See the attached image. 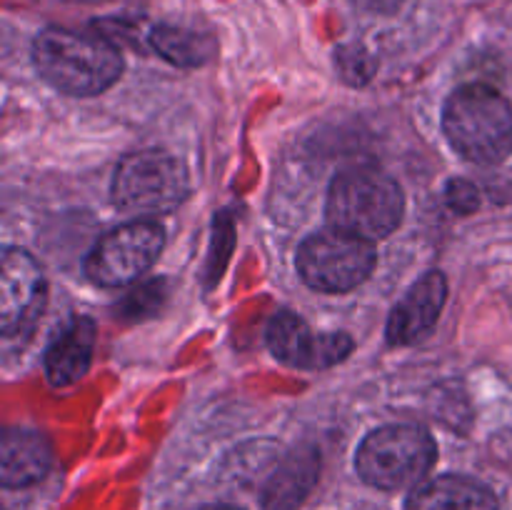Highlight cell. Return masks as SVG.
Masks as SVG:
<instances>
[{
    "label": "cell",
    "mask_w": 512,
    "mask_h": 510,
    "mask_svg": "<svg viewBox=\"0 0 512 510\" xmlns=\"http://www.w3.org/2000/svg\"><path fill=\"white\" fill-rule=\"evenodd\" d=\"M33 63L45 83L68 95H98L123 73V55L108 38L58 25L35 35Z\"/></svg>",
    "instance_id": "1"
},
{
    "label": "cell",
    "mask_w": 512,
    "mask_h": 510,
    "mask_svg": "<svg viewBox=\"0 0 512 510\" xmlns=\"http://www.w3.org/2000/svg\"><path fill=\"white\" fill-rule=\"evenodd\" d=\"M443 130L470 163H503L512 153V105L485 83L460 85L445 100Z\"/></svg>",
    "instance_id": "2"
},
{
    "label": "cell",
    "mask_w": 512,
    "mask_h": 510,
    "mask_svg": "<svg viewBox=\"0 0 512 510\" xmlns=\"http://www.w3.org/2000/svg\"><path fill=\"white\" fill-rule=\"evenodd\" d=\"M405 195L390 175L358 168L330 183L325 215L330 228L365 240L388 238L403 223Z\"/></svg>",
    "instance_id": "3"
},
{
    "label": "cell",
    "mask_w": 512,
    "mask_h": 510,
    "mask_svg": "<svg viewBox=\"0 0 512 510\" xmlns=\"http://www.w3.org/2000/svg\"><path fill=\"white\" fill-rule=\"evenodd\" d=\"M113 203L138 220L168 215L190 193L188 170L178 158L160 150L125 155L113 175Z\"/></svg>",
    "instance_id": "4"
},
{
    "label": "cell",
    "mask_w": 512,
    "mask_h": 510,
    "mask_svg": "<svg viewBox=\"0 0 512 510\" xmlns=\"http://www.w3.org/2000/svg\"><path fill=\"white\" fill-rule=\"evenodd\" d=\"M435 455L433 435L420 425H383L360 443L355 468L373 488H418L435 465Z\"/></svg>",
    "instance_id": "5"
},
{
    "label": "cell",
    "mask_w": 512,
    "mask_h": 510,
    "mask_svg": "<svg viewBox=\"0 0 512 510\" xmlns=\"http://www.w3.org/2000/svg\"><path fill=\"white\" fill-rule=\"evenodd\" d=\"M373 268V243L335 228L310 235L298 250L300 278L320 293H348L365 283Z\"/></svg>",
    "instance_id": "6"
},
{
    "label": "cell",
    "mask_w": 512,
    "mask_h": 510,
    "mask_svg": "<svg viewBox=\"0 0 512 510\" xmlns=\"http://www.w3.org/2000/svg\"><path fill=\"white\" fill-rule=\"evenodd\" d=\"M165 245V230L155 220H130L95 243L85 258V275L100 288H123L143 278Z\"/></svg>",
    "instance_id": "7"
},
{
    "label": "cell",
    "mask_w": 512,
    "mask_h": 510,
    "mask_svg": "<svg viewBox=\"0 0 512 510\" xmlns=\"http://www.w3.org/2000/svg\"><path fill=\"white\" fill-rule=\"evenodd\" d=\"M48 300V283L33 255L5 248L0 263V330L5 338L28 335L38 325Z\"/></svg>",
    "instance_id": "8"
},
{
    "label": "cell",
    "mask_w": 512,
    "mask_h": 510,
    "mask_svg": "<svg viewBox=\"0 0 512 510\" xmlns=\"http://www.w3.org/2000/svg\"><path fill=\"white\" fill-rule=\"evenodd\" d=\"M268 348L290 368L320 370L340 363L353 350V338L345 333H313L300 315L283 310L268 325Z\"/></svg>",
    "instance_id": "9"
},
{
    "label": "cell",
    "mask_w": 512,
    "mask_h": 510,
    "mask_svg": "<svg viewBox=\"0 0 512 510\" xmlns=\"http://www.w3.org/2000/svg\"><path fill=\"white\" fill-rule=\"evenodd\" d=\"M445 298H448V280L440 270H430L405 293V298L390 313L388 330H385L388 343L413 345L430 335L443 313Z\"/></svg>",
    "instance_id": "10"
},
{
    "label": "cell",
    "mask_w": 512,
    "mask_h": 510,
    "mask_svg": "<svg viewBox=\"0 0 512 510\" xmlns=\"http://www.w3.org/2000/svg\"><path fill=\"white\" fill-rule=\"evenodd\" d=\"M95 350V323L85 315L68 320L45 350V375L55 388L73 385L88 373Z\"/></svg>",
    "instance_id": "11"
},
{
    "label": "cell",
    "mask_w": 512,
    "mask_h": 510,
    "mask_svg": "<svg viewBox=\"0 0 512 510\" xmlns=\"http://www.w3.org/2000/svg\"><path fill=\"white\" fill-rule=\"evenodd\" d=\"M50 445L45 435L25 428H10L0 440V480L5 488H25L48 473Z\"/></svg>",
    "instance_id": "12"
},
{
    "label": "cell",
    "mask_w": 512,
    "mask_h": 510,
    "mask_svg": "<svg viewBox=\"0 0 512 510\" xmlns=\"http://www.w3.org/2000/svg\"><path fill=\"white\" fill-rule=\"evenodd\" d=\"M405 510H498V498L488 485L465 475H440L420 483L408 495Z\"/></svg>",
    "instance_id": "13"
},
{
    "label": "cell",
    "mask_w": 512,
    "mask_h": 510,
    "mask_svg": "<svg viewBox=\"0 0 512 510\" xmlns=\"http://www.w3.org/2000/svg\"><path fill=\"white\" fill-rule=\"evenodd\" d=\"M320 475V455L318 450L303 445L293 450L283 463L270 475L268 485L263 490L265 510H295L310 490L315 488Z\"/></svg>",
    "instance_id": "14"
},
{
    "label": "cell",
    "mask_w": 512,
    "mask_h": 510,
    "mask_svg": "<svg viewBox=\"0 0 512 510\" xmlns=\"http://www.w3.org/2000/svg\"><path fill=\"white\" fill-rule=\"evenodd\" d=\"M150 45L160 58L178 68H200L215 55L218 45L210 35L180 25H155L150 33Z\"/></svg>",
    "instance_id": "15"
},
{
    "label": "cell",
    "mask_w": 512,
    "mask_h": 510,
    "mask_svg": "<svg viewBox=\"0 0 512 510\" xmlns=\"http://www.w3.org/2000/svg\"><path fill=\"white\" fill-rule=\"evenodd\" d=\"M165 298H168V283L160 278L148 280L125 295L123 303H118V313L128 320L150 318L153 313H158Z\"/></svg>",
    "instance_id": "16"
},
{
    "label": "cell",
    "mask_w": 512,
    "mask_h": 510,
    "mask_svg": "<svg viewBox=\"0 0 512 510\" xmlns=\"http://www.w3.org/2000/svg\"><path fill=\"white\" fill-rule=\"evenodd\" d=\"M335 65H338L340 78L348 85H355V88L370 83V78L375 75V68H378V63H375V58L370 55V50L358 43L338 48V53H335Z\"/></svg>",
    "instance_id": "17"
},
{
    "label": "cell",
    "mask_w": 512,
    "mask_h": 510,
    "mask_svg": "<svg viewBox=\"0 0 512 510\" xmlns=\"http://www.w3.org/2000/svg\"><path fill=\"white\" fill-rule=\"evenodd\" d=\"M445 200H448V205L455 213L468 215L473 213V210H478L480 193L473 183H468V180H450L448 188H445Z\"/></svg>",
    "instance_id": "18"
},
{
    "label": "cell",
    "mask_w": 512,
    "mask_h": 510,
    "mask_svg": "<svg viewBox=\"0 0 512 510\" xmlns=\"http://www.w3.org/2000/svg\"><path fill=\"white\" fill-rule=\"evenodd\" d=\"M203 510H243V508H238V505L220 503V505H208V508H203Z\"/></svg>",
    "instance_id": "19"
}]
</instances>
